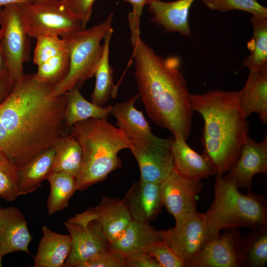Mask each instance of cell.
I'll use <instances>...</instances> for the list:
<instances>
[{
  "instance_id": "obj_1",
  "label": "cell",
  "mask_w": 267,
  "mask_h": 267,
  "mask_svg": "<svg viewBox=\"0 0 267 267\" xmlns=\"http://www.w3.org/2000/svg\"><path fill=\"white\" fill-rule=\"evenodd\" d=\"M53 87L37 81L34 73H24L0 104L5 154L18 168L65 134L66 99L64 94L53 95Z\"/></svg>"
},
{
  "instance_id": "obj_2",
  "label": "cell",
  "mask_w": 267,
  "mask_h": 267,
  "mask_svg": "<svg viewBox=\"0 0 267 267\" xmlns=\"http://www.w3.org/2000/svg\"><path fill=\"white\" fill-rule=\"evenodd\" d=\"M130 29L134 76L148 116L158 126L186 140L194 111L179 59L158 55L141 40L139 30Z\"/></svg>"
},
{
  "instance_id": "obj_3",
  "label": "cell",
  "mask_w": 267,
  "mask_h": 267,
  "mask_svg": "<svg viewBox=\"0 0 267 267\" xmlns=\"http://www.w3.org/2000/svg\"><path fill=\"white\" fill-rule=\"evenodd\" d=\"M190 99L193 110L204 120L201 138L203 154L216 175H223L237 160L249 132L238 91L212 90L190 94Z\"/></svg>"
},
{
  "instance_id": "obj_4",
  "label": "cell",
  "mask_w": 267,
  "mask_h": 267,
  "mask_svg": "<svg viewBox=\"0 0 267 267\" xmlns=\"http://www.w3.org/2000/svg\"><path fill=\"white\" fill-rule=\"evenodd\" d=\"M69 134L78 142L82 151L80 169L75 178L77 190H84L103 181L120 168L119 151L130 149L132 142L122 130L107 118H91L74 124Z\"/></svg>"
},
{
  "instance_id": "obj_5",
  "label": "cell",
  "mask_w": 267,
  "mask_h": 267,
  "mask_svg": "<svg viewBox=\"0 0 267 267\" xmlns=\"http://www.w3.org/2000/svg\"><path fill=\"white\" fill-rule=\"evenodd\" d=\"M214 200L203 213L208 239L223 229L246 227L251 229L267 224V202L262 195L241 193L235 181L216 175Z\"/></svg>"
},
{
  "instance_id": "obj_6",
  "label": "cell",
  "mask_w": 267,
  "mask_h": 267,
  "mask_svg": "<svg viewBox=\"0 0 267 267\" xmlns=\"http://www.w3.org/2000/svg\"><path fill=\"white\" fill-rule=\"evenodd\" d=\"M113 17L112 12L102 22L61 37L68 52L69 70L65 79L53 87V95H64L74 88L80 89L94 76L104 51L101 42L111 27Z\"/></svg>"
},
{
  "instance_id": "obj_7",
  "label": "cell",
  "mask_w": 267,
  "mask_h": 267,
  "mask_svg": "<svg viewBox=\"0 0 267 267\" xmlns=\"http://www.w3.org/2000/svg\"><path fill=\"white\" fill-rule=\"evenodd\" d=\"M18 4L30 38L36 39L42 35L62 37L86 28L82 20L69 10L65 0H35L32 3Z\"/></svg>"
},
{
  "instance_id": "obj_8",
  "label": "cell",
  "mask_w": 267,
  "mask_h": 267,
  "mask_svg": "<svg viewBox=\"0 0 267 267\" xmlns=\"http://www.w3.org/2000/svg\"><path fill=\"white\" fill-rule=\"evenodd\" d=\"M71 238V249L63 267H81L85 262L110 250V244L95 221L93 208L64 223Z\"/></svg>"
},
{
  "instance_id": "obj_9",
  "label": "cell",
  "mask_w": 267,
  "mask_h": 267,
  "mask_svg": "<svg viewBox=\"0 0 267 267\" xmlns=\"http://www.w3.org/2000/svg\"><path fill=\"white\" fill-rule=\"evenodd\" d=\"M0 41L8 74L16 82L24 74L23 65L30 59V38L18 4L0 8Z\"/></svg>"
},
{
  "instance_id": "obj_10",
  "label": "cell",
  "mask_w": 267,
  "mask_h": 267,
  "mask_svg": "<svg viewBox=\"0 0 267 267\" xmlns=\"http://www.w3.org/2000/svg\"><path fill=\"white\" fill-rule=\"evenodd\" d=\"M243 238L239 231L231 228L208 239L187 262L188 267H238L243 266Z\"/></svg>"
},
{
  "instance_id": "obj_11",
  "label": "cell",
  "mask_w": 267,
  "mask_h": 267,
  "mask_svg": "<svg viewBox=\"0 0 267 267\" xmlns=\"http://www.w3.org/2000/svg\"><path fill=\"white\" fill-rule=\"evenodd\" d=\"M175 226L164 230V240L186 264L208 240L203 213H185L175 218Z\"/></svg>"
},
{
  "instance_id": "obj_12",
  "label": "cell",
  "mask_w": 267,
  "mask_h": 267,
  "mask_svg": "<svg viewBox=\"0 0 267 267\" xmlns=\"http://www.w3.org/2000/svg\"><path fill=\"white\" fill-rule=\"evenodd\" d=\"M160 187L163 207L175 218L197 212L196 197L203 187L200 181L184 178L174 168Z\"/></svg>"
},
{
  "instance_id": "obj_13",
  "label": "cell",
  "mask_w": 267,
  "mask_h": 267,
  "mask_svg": "<svg viewBox=\"0 0 267 267\" xmlns=\"http://www.w3.org/2000/svg\"><path fill=\"white\" fill-rule=\"evenodd\" d=\"M140 97L138 93L128 100L112 106L111 114L116 119V127L122 130L132 142H140L171 148L172 139L158 137L153 134L142 112L134 104Z\"/></svg>"
},
{
  "instance_id": "obj_14",
  "label": "cell",
  "mask_w": 267,
  "mask_h": 267,
  "mask_svg": "<svg viewBox=\"0 0 267 267\" xmlns=\"http://www.w3.org/2000/svg\"><path fill=\"white\" fill-rule=\"evenodd\" d=\"M267 173V137L257 142L248 135L239 157L225 176L234 180L238 188L251 191L253 177Z\"/></svg>"
},
{
  "instance_id": "obj_15",
  "label": "cell",
  "mask_w": 267,
  "mask_h": 267,
  "mask_svg": "<svg viewBox=\"0 0 267 267\" xmlns=\"http://www.w3.org/2000/svg\"><path fill=\"white\" fill-rule=\"evenodd\" d=\"M130 150L138 164L141 180L161 183L174 168L171 148L132 142Z\"/></svg>"
},
{
  "instance_id": "obj_16",
  "label": "cell",
  "mask_w": 267,
  "mask_h": 267,
  "mask_svg": "<svg viewBox=\"0 0 267 267\" xmlns=\"http://www.w3.org/2000/svg\"><path fill=\"white\" fill-rule=\"evenodd\" d=\"M160 184L140 179L132 184L122 200L133 219L150 223L157 218L163 207Z\"/></svg>"
},
{
  "instance_id": "obj_17",
  "label": "cell",
  "mask_w": 267,
  "mask_h": 267,
  "mask_svg": "<svg viewBox=\"0 0 267 267\" xmlns=\"http://www.w3.org/2000/svg\"><path fill=\"white\" fill-rule=\"evenodd\" d=\"M33 239L27 221L15 207H0V255L17 251L31 255L28 246Z\"/></svg>"
},
{
  "instance_id": "obj_18",
  "label": "cell",
  "mask_w": 267,
  "mask_h": 267,
  "mask_svg": "<svg viewBox=\"0 0 267 267\" xmlns=\"http://www.w3.org/2000/svg\"><path fill=\"white\" fill-rule=\"evenodd\" d=\"M195 0H176L166 2L152 0L148 4V10L152 15L151 21L162 26L166 33L178 32L191 36L189 24L190 8Z\"/></svg>"
},
{
  "instance_id": "obj_19",
  "label": "cell",
  "mask_w": 267,
  "mask_h": 267,
  "mask_svg": "<svg viewBox=\"0 0 267 267\" xmlns=\"http://www.w3.org/2000/svg\"><path fill=\"white\" fill-rule=\"evenodd\" d=\"M171 149L174 169L187 178L200 181L209 177L216 175V171L208 159L191 148L183 137L176 133L173 134Z\"/></svg>"
},
{
  "instance_id": "obj_20",
  "label": "cell",
  "mask_w": 267,
  "mask_h": 267,
  "mask_svg": "<svg viewBox=\"0 0 267 267\" xmlns=\"http://www.w3.org/2000/svg\"><path fill=\"white\" fill-rule=\"evenodd\" d=\"M240 105L247 118L253 113L260 121L267 123V66L249 70L243 88L238 91Z\"/></svg>"
},
{
  "instance_id": "obj_21",
  "label": "cell",
  "mask_w": 267,
  "mask_h": 267,
  "mask_svg": "<svg viewBox=\"0 0 267 267\" xmlns=\"http://www.w3.org/2000/svg\"><path fill=\"white\" fill-rule=\"evenodd\" d=\"M95 221L110 244L116 239L133 220L123 200L103 196L93 208Z\"/></svg>"
},
{
  "instance_id": "obj_22",
  "label": "cell",
  "mask_w": 267,
  "mask_h": 267,
  "mask_svg": "<svg viewBox=\"0 0 267 267\" xmlns=\"http://www.w3.org/2000/svg\"><path fill=\"white\" fill-rule=\"evenodd\" d=\"M164 238V230H157L149 223L133 219L120 236L110 243V249L124 255L145 252L148 246Z\"/></svg>"
},
{
  "instance_id": "obj_23",
  "label": "cell",
  "mask_w": 267,
  "mask_h": 267,
  "mask_svg": "<svg viewBox=\"0 0 267 267\" xmlns=\"http://www.w3.org/2000/svg\"><path fill=\"white\" fill-rule=\"evenodd\" d=\"M43 236L40 240L36 256L35 267H62L71 249L69 234H61L42 227Z\"/></svg>"
},
{
  "instance_id": "obj_24",
  "label": "cell",
  "mask_w": 267,
  "mask_h": 267,
  "mask_svg": "<svg viewBox=\"0 0 267 267\" xmlns=\"http://www.w3.org/2000/svg\"><path fill=\"white\" fill-rule=\"evenodd\" d=\"M54 146L41 152L18 168V196L32 193L51 172L55 156Z\"/></svg>"
},
{
  "instance_id": "obj_25",
  "label": "cell",
  "mask_w": 267,
  "mask_h": 267,
  "mask_svg": "<svg viewBox=\"0 0 267 267\" xmlns=\"http://www.w3.org/2000/svg\"><path fill=\"white\" fill-rule=\"evenodd\" d=\"M64 95L66 99L64 130L70 131L74 124L87 119H107L111 113V105L101 107L88 101L81 93L78 88H74L66 92Z\"/></svg>"
},
{
  "instance_id": "obj_26",
  "label": "cell",
  "mask_w": 267,
  "mask_h": 267,
  "mask_svg": "<svg viewBox=\"0 0 267 267\" xmlns=\"http://www.w3.org/2000/svg\"><path fill=\"white\" fill-rule=\"evenodd\" d=\"M113 33V29L111 27L104 38L103 53L94 74L95 84L91 95V101L101 107L104 106L110 97L115 98L118 92L109 62L110 43Z\"/></svg>"
},
{
  "instance_id": "obj_27",
  "label": "cell",
  "mask_w": 267,
  "mask_h": 267,
  "mask_svg": "<svg viewBox=\"0 0 267 267\" xmlns=\"http://www.w3.org/2000/svg\"><path fill=\"white\" fill-rule=\"evenodd\" d=\"M54 147L55 153L51 172H65L76 178L82 160V151L78 142L71 134H64Z\"/></svg>"
},
{
  "instance_id": "obj_28",
  "label": "cell",
  "mask_w": 267,
  "mask_h": 267,
  "mask_svg": "<svg viewBox=\"0 0 267 267\" xmlns=\"http://www.w3.org/2000/svg\"><path fill=\"white\" fill-rule=\"evenodd\" d=\"M46 179L50 184V191L47 203L49 215L64 210L76 190L75 177L65 172H51Z\"/></svg>"
},
{
  "instance_id": "obj_29",
  "label": "cell",
  "mask_w": 267,
  "mask_h": 267,
  "mask_svg": "<svg viewBox=\"0 0 267 267\" xmlns=\"http://www.w3.org/2000/svg\"><path fill=\"white\" fill-rule=\"evenodd\" d=\"M267 19L252 16L250 22L253 37L247 43L249 55L245 57L243 65L249 70L267 66Z\"/></svg>"
},
{
  "instance_id": "obj_30",
  "label": "cell",
  "mask_w": 267,
  "mask_h": 267,
  "mask_svg": "<svg viewBox=\"0 0 267 267\" xmlns=\"http://www.w3.org/2000/svg\"><path fill=\"white\" fill-rule=\"evenodd\" d=\"M252 230L243 238V266L263 267L267 263V224Z\"/></svg>"
},
{
  "instance_id": "obj_31",
  "label": "cell",
  "mask_w": 267,
  "mask_h": 267,
  "mask_svg": "<svg viewBox=\"0 0 267 267\" xmlns=\"http://www.w3.org/2000/svg\"><path fill=\"white\" fill-rule=\"evenodd\" d=\"M67 48V47H66ZM69 70V57L67 49L38 66L34 73L38 81L55 86L61 82Z\"/></svg>"
},
{
  "instance_id": "obj_32",
  "label": "cell",
  "mask_w": 267,
  "mask_h": 267,
  "mask_svg": "<svg viewBox=\"0 0 267 267\" xmlns=\"http://www.w3.org/2000/svg\"><path fill=\"white\" fill-rule=\"evenodd\" d=\"M18 168L0 151V198L13 202L17 194Z\"/></svg>"
},
{
  "instance_id": "obj_33",
  "label": "cell",
  "mask_w": 267,
  "mask_h": 267,
  "mask_svg": "<svg viewBox=\"0 0 267 267\" xmlns=\"http://www.w3.org/2000/svg\"><path fill=\"white\" fill-rule=\"evenodd\" d=\"M205 6L212 10L226 12L241 10L253 16L267 19V8L257 0H203Z\"/></svg>"
},
{
  "instance_id": "obj_34",
  "label": "cell",
  "mask_w": 267,
  "mask_h": 267,
  "mask_svg": "<svg viewBox=\"0 0 267 267\" xmlns=\"http://www.w3.org/2000/svg\"><path fill=\"white\" fill-rule=\"evenodd\" d=\"M33 63L39 66L66 49L63 39L53 35H42L36 38Z\"/></svg>"
},
{
  "instance_id": "obj_35",
  "label": "cell",
  "mask_w": 267,
  "mask_h": 267,
  "mask_svg": "<svg viewBox=\"0 0 267 267\" xmlns=\"http://www.w3.org/2000/svg\"><path fill=\"white\" fill-rule=\"evenodd\" d=\"M159 263L161 267H184L185 263L164 240L156 242L145 250Z\"/></svg>"
},
{
  "instance_id": "obj_36",
  "label": "cell",
  "mask_w": 267,
  "mask_h": 267,
  "mask_svg": "<svg viewBox=\"0 0 267 267\" xmlns=\"http://www.w3.org/2000/svg\"><path fill=\"white\" fill-rule=\"evenodd\" d=\"M81 267H126L125 256L118 251L110 249L85 262Z\"/></svg>"
},
{
  "instance_id": "obj_37",
  "label": "cell",
  "mask_w": 267,
  "mask_h": 267,
  "mask_svg": "<svg viewBox=\"0 0 267 267\" xmlns=\"http://www.w3.org/2000/svg\"><path fill=\"white\" fill-rule=\"evenodd\" d=\"M95 0H65L69 10L80 18L87 26L92 12V5Z\"/></svg>"
},
{
  "instance_id": "obj_38",
  "label": "cell",
  "mask_w": 267,
  "mask_h": 267,
  "mask_svg": "<svg viewBox=\"0 0 267 267\" xmlns=\"http://www.w3.org/2000/svg\"><path fill=\"white\" fill-rule=\"evenodd\" d=\"M125 256L126 267H161L153 257L145 252Z\"/></svg>"
},
{
  "instance_id": "obj_39",
  "label": "cell",
  "mask_w": 267,
  "mask_h": 267,
  "mask_svg": "<svg viewBox=\"0 0 267 267\" xmlns=\"http://www.w3.org/2000/svg\"><path fill=\"white\" fill-rule=\"evenodd\" d=\"M15 83L8 74H0V104L9 95Z\"/></svg>"
},
{
  "instance_id": "obj_40",
  "label": "cell",
  "mask_w": 267,
  "mask_h": 267,
  "mask_svg": "<svg viewBox=\"0 0 267 267\" xmlns=\"http://www.w3.org/2000/svg\"><path fill=\"white\" fill-rule=\"evenodd\" d=\"M130 3L133 8V11L130 13L133 18L138 21L140 22V18L142 15L144 6L147 5L152 0H125Z\"/></svg>"
},
{
  "instance_id": "obj_41",
  "label": "cell",
  "mask_w": 267,
  "mask_h": 267,
  "mask_svg": "<svg viewBox=\"0 0 267 267\" xmlns=\"http://www.w3.org/2000/svg\"><path fill=\"white\" fill-rule=\"evenodd\" d=\"M0 74H8L6 58L0 41Z\"/></svg>"
},
{
  "instance_id": "obj_42",
  "label": "cell",
  "mask_w": 267,
  "mask_h": 267,
  "mask_svg": "<svg viewBox=\"0 0 267 267\" xmlns=\"http://www.w3.org/2000/svg\"><path fill=\"white\" fill-rule=\"evenodd\" d=\"M35 0H0V8L9 4L30 3Z\"/></svg>"
},
{
  "instance_id": "obj_43",
  "label": "cell",
  "mask_w": 267,
  "mask_h": 267,
  "mask_svg": "<svg viewBox=\"0 0 267 267\" xmlns=\"http://www.w3.org/2000/svg\"><path fill=\"white\" fill-rule=\"evenodd\" d=\"M2 256H1L0 255V267H1L2 266Z\"/></svg>"
},
{
  "instance_id": "obj_44",
  "label": "cell",
  "mask_w": 267,
  "mask_h": 267,
  "mask_svg": "<svg viewBox=\"0 0 267 267\" xmlns=\"http://www.w3.org/2000/svg\"><path fill=\"white\" fill-rule=\"evenodd\" d=\"M38 1H47V0H36Z\"/></svg>"
}]
</instances>
